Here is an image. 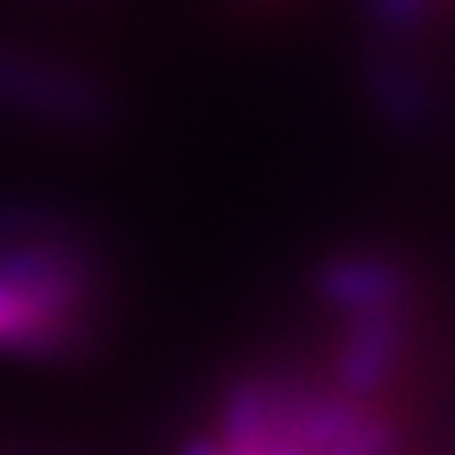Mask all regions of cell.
Here are the masks:
<instances>
[{
	"label": "cell",
	"instance_id": "obj_1",
	"mask_svg": "<svg viewBox=\"0 0 455 455\" xmlns=\"http://www.w3.org/2000/svg\"><path fill=\"white\" fill-rule=\"evenodd\" d=\"M0 103L88 133L107 125L114 114L110 95L84 73L4 42H0Z\"/></svg>",
	"mask_w": 455,
	"mask_h": 455
},
{
	"label": "cell",
	"instance_id": "obj_2",
	"mask_svg": "<svg viewBox=\"0 0 455 455\" xmlns=\"http://www.w3.org/2000/svg\"><path fill=\"white\" fill-rule=\"evenodd\" d=\"M88 334L53 323L27 296L0 281V353H12L23 361H68L88 349Z\"/></svg>",
	"mask_w": 455,
	"mask_h": 455
},
{
	"label": "cell",
	"instance_id": "obj_3",
	"mask_svg": "<svg viewBox=\"0 0 455 455\" xmlns=\"http://www.w3.org/2000/svg\"><path fill=\"white\" fill-rule=\"evenodd\" d=\"M398 341H403V323L395 319V307L361 311L338 361V376L349 395H372L391 376L398 361Z\"/></svg>",
	"mask_w": 455,
	"mask_h": 455
},
{
	"label": "cell",
	"instance_id": "obj_4",
	"mask_svg": "<svg viewBox=\"0 0 455 455\" xmlns=\"http://www.w3.org/2000/svg\"><path fill=\"white\" fill-rule=\"evenodd\" d=\"M319 296L326 304H338L361 315V311H376V307H395L403 300L406 281L403 274L376 259V254H349V259H334L319 269Z\"/></svg>",
	"mask_w": 455,
	"mask_h": 455
},
{
	"label": "cell",
	"instance_id": "obj_5",
	"mask_svg": "<svg viewBox=\"0 0 455 455\" xmlns=\"http://www.w3.org/2000/svg\"><path fill=\"white\" fill-rule=\"evenodd\" d=\"M395 448V429L383 421L357 418L338 440H331L319 455H387Z\"/></svg>",
	"mask_w": 455,
	"mask_h": 455
},
{
	"label": "cell",
	"instance_id": "obj_6",
	"mask_svg": "<svg viewBox=\"0 0 455 455\" xmlns=\"http://www.w3.org/2000/svg\"><path fill=\"white\" fill-rule=\"evenodd\" d=\"M372 12L383 27H395V31H406V27H418L429 12V0H372Z\"/></svg>",
	"mask_w": 455,
	"mask_h": 455
},
{
	"label": "cell",
	"instance_id": "obj_7",
	"mask_svg": "<svg viewBox=\"0 0 455 455\" xmlns=\"http://www.w3.org/2000/svg\"><path fill=\"white\" fill-rule=\"evenodd\" d=\"M266 455H311V451H307L304 444H296V440H292L289 433H281V436H274V440H269Z\"/></svg>",
	"mask_w": 455,
	"mask_h": 455
},
{
	"label": "cell",
	"instance_id": "obj_8",
	"mask_svg": "<svg viewBox=\"0 0 455 455\" xmlns=\"http://www.w3.org/2000/svg\"><path fill=\"white\" fill-rule=\"evenodd\" d=\"M182 455H220V444L212 436H190Z\"/></svg>",
	"mask_w": 455,
	"mask_h": 455
}]
</instances>
